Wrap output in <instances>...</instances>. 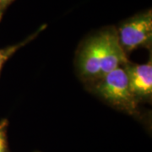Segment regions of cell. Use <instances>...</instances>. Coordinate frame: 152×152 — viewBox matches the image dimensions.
Segmentation results:
<instances>
[{
    "label": "cell",
    "mask_w": 152,
    "mask_h": 152,
    "mask_svg": "<svg viewBox=\"0 0 152 152\" xmlns=\"http://www.w3.org/2000/svg\"><path fill=\"white\" fill-rule=\"evenodd\" d=\"M118 40L117 28L105 27L86 40L77 57V69L83 81L94 85L103 76L129 63Z\"/></svg>",
    "instance_id": "6da1fadb"
},
{
    "label": "cell",
    "mask_w": 152,
    "mask_h": 152,
    "mask_svg": "<svg viewBox=\"0 0 152 152\" xmlns=\"http://www.w3.org/2000/svg\"><path fill=\"white\" fill-rule=\"evenodd\" d=\"M95 93L111 106L129 114H136L139 101L131 91L125 66L103 76L94 85Z\"/></svg>",
    "instance_id": "7a4b0ae2"
},
{
    "label": "cell",
    "mask_w": 152,
    "mask_h": 152,
    "mask_svg": "<svg viewBox=\"0 0 152 152\" xmlns=\"http://www.w3.org/2000/svg\"><path fill=\"white\" fill-rule=\"evenodd\" d=\"M119 42L128 54L136 49L149 48L152 42V12L148 10L136 14L117 28Z\"/></svg>",
    "instance_id": "3957f363"
},
{
    "label": "cell",
    "mask_w": 152,
    "mask_h": 152,
    "mask_svg": "<svg viewBox=\"0 0 152 152\" xmlns=\"http://www.w3.org/2000/svg\"><path fill=\"white\" fill-rule=\"evenodd\" d=\"M131 91L136 99L149 100L152 96V61L145 64H131L125 65Z\"/></svg>",
    "instance_id": "277c9868"
},
{
    "label": "cell",
    "mask_w": 152,
    "mask_h": 152,
    "mask_svg": "<svg viewBox=\"0 0 152 152\" xmlns=\"http://www.w3.org/2000/svg\"><path fill=\"white\" fill-rule=\"evenodd\" d=\"M46 27H47V25L42 26L41 27H39V29L37 31H35L31 36H29L26 39L22 41L21 42H19V43L12 45V46H9V47L4 48H0V75H1L2 69H3V68H4L6 62L10 59L18 50H20V49L22 47H25L29 42H31V41H33L40 33L46 29Z\"/></svg>",
    "instance_id": "5b68a950"
},
{
    "label": "cell",
    "mask_w": 152,
    "mask_h": 152,
    "mask_svg": "<svg viewBox=\"0 0 152 152\" xmlns=\"http://www.w3.org/2000/svg\"><path fill=\"white\" fill-rule=\"evenodd\" d=\"M8 128L9 121H0V152H8Z\"/></svg>",
    "instance_id": "8992f818"
},
{
    "label": "cell",
    "mask_w": 152,
    "mask_h": 152,
    "mask_svg": "<svg viewBox=\"0 0 152 152\" xmlns=\"http://www.w3.org/2000/svg\"><path fill=\"white\" fill-rule=\"evenodd\" d=\"M15 0H0V22L2 21L3 17L9 7L15 2Z\"/></svg>",
    "instance_id": "52a82bcc"
}]
</instances>
